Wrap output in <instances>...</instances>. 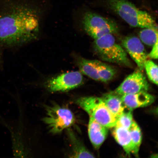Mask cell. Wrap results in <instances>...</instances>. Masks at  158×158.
Masks as SVG:
<instances>
[{
	"instance_id": "1",
	"label": "cell",
	"mask_w": 158,
	"mask_h": 158,
	"mask_svg": "<svg viewBox=\"0 0 158 158\" xmlns=\"http://www.w3.org/2000/svg\"><path fill=\"white\" fill-rule=\"evenodd\" d=\"M39 8L24 3L0 6V48H11L39 38L42 22Z\"/></svg>"
},
{
	"instance_id": "2",
	"label": "cell",
	"mask_w": 158,
	"mask_h": 158,
	"mask_svg": "<svg viewBox=\"0 0 158 158\" xmlns=\"http://www.w3.org/2000/svg\"><path fill=\"white\" fill-rule=\"evenodd\" d=\"M94 1L119 16L130 26L141 28L158 27L152 15L128 0Z\"/></svg>"
},
{
	"instance_id": "3",
	"label": "cell",
	"mask_w": 158,
	"mask_h": 158,
	"mask_svg": "<svg viewBox=\"0 0 158 158\" xmlns=\"http://www.w3.org/2000/svg\"><path fill=\"white\" fill-rule=\"evenodd\" d=\"M94 48L102 60L128 68L133 67L125 49L116 43L112 34H106L94 39Z\"/></svg>"
},
{
	"instance_id": "4",
	"label": "cell",
	"mask_w": 158,
	"mask_h": 158,
	"mask_svg": "<svg viewBox=\"0 0 158 158\" xmlns=\"http://www.w3.org/2000/svg\"><path fill=\"white\" fill-rule=\"evenodd\" d=\"M76 102L90 117L105 127L109 128L116 126L117 118L108 109L101 98L85 97L78 98Z\"/></svg>"
},
{
	"instance_id": "5",
	"label": "cell",
	"mask_w": 158,
	"mask_h": 158,
	"mask_svg": "<svg viewBox=\"0 0 158 158\" xmlns=\"http://www.w3.org/2000/svg\"><path fill=\"white\" fill-rule=\"evenodd\" d=\"M82 24L85 31L94 40L106 34H116L119 31L115 22L90 11L84 14Z\"/></svg>"
},
{
	"instance_id": "6",
	"label": "cell",
	"mask_w": 158,
	"mask_h": 158,
	"mask_svg": "<svg viewBox=\"0 0 158 158\" xmlns=\"http://www.w3.org/2000/svg\"><path fill=\"white\" fill-rule=\"evenodd\" d=\"M45 110L46 116L43 120L48 126L50 133H60L74 123V114L68 108L53 103L50 106H46Z\"/></svg>"
},
{
	"instance_id": "7",
	"label": "cell",
	"mask_w": 158,
	"mask_h": 158,
	"mask_svg": "<svg viewBox=\"0 0 158 158\" xmlns=\"http://www.w3.org/2000/svg\"><path fill=\"white\" fill-rule=\"evenodd\" d=\"M76 63L82 74L94 80L106 82L116 76V69L113 66L97 60L78 57Z\"/></svg>"
},
{
	"instance_id": "8",
	"label": "cell",
	"mask_w": 158,
	"mask_h": 158,
	"mask_svg": "<svg viewBox=\"0 0 158 158\" xmlns=\"http://www.w3.org/2000/svg\"><path fill=\"white\" fill-rule=\"evenodd\" d=\"M84 82V78L80 71L64 73L50 79L47 86L51 92L66 91L77 88Z\"/></svg>"
},
{
	"instance_id": "9",
	"label": "cell",
	"mask_w": 158,
	"mask_h": 158,
	"mask_svg": "<svg viewBox=\"0 0 158 158\" xmlns=\"http://www.w3.org/2000/svg\"><path fill=\"white\" fill-rule=\"evenodd\" d=\"M142 71L139 68L136 69L125 78L114 92L122 96L147 92L149 89V84Z\"/></svg>"
},
{
	"instance_id": "10",
	"label": "cell",
	"mask_w": 158,
	"mask_h": 158,
	"mask_svg": "<svg viewBox=\"0 0 158 158\" xmlns=\"http://www.w3.org/2000/svg\"><path fill=\"white\" fill-rule=\"evenodd\" d=\"M122 45L126 52L136 63L138 68L143 71L144 64L148 57L141 41L137 37L127 36L122 40Z\"/></svg>"
},
{
	"instance_id": "11",
	"label": "cell",
	"mask_w": 158,
	"mask_h": 158,
	"mask_svg": "<svg viewBox=\"0 0 158 158\" xmlns=\"http://www.w3.org/2000/svg\"><path fill=\"white\" fill-rule=\"evenodd\" d=\"M121 98L125 108L132 110L150 106L155 101L154 97L147 92L123 95Z\"/></svg>"
},
{
	"instance_id": "12",
	"label": "cell",
	"mask_w": 158,
	"mask_h": 158,
	"mask_svg": "<svg viewBox=\"0 0 158 158\" xmlns=\"http://www.w3.org/2000/svg\"><path fill=\"white\" fill-rule=\"evenodd\" d=\"M108 129L90 117L88 124L89 136L93 145L96 149H98L105 141Z\"/></svg>"
},
{
	"instance_id": "13",
	"label": "cell",
	"mask_w": 158,
	"mask_h": 158,
	"mask_svg": "<svg viewBox=\"0 0 158 158\" xmlns=\"http://www.w3.org/2000/svg\"><path fill=\"white\" fill-rule=\"evenodd\" d=\"M114 128L112 134L116 141L128 155L132 153L135 155V148L129 130L118 126H115Z\"/></svg>"
},
{
	"instance_id": "14",
	"label": "cell",
	"mask_w": 158,
	"mask_h": 158,
	"mask_svg": "<svg viewBox=\"0 0 158 158\" xmlns=\"http://www.w3.org/2000/svg\"><path fill=\"white\" fill-rule=\"evenodd\" d=\"M101 98L108 109L116 118L125 110L126 108L122 101L121 96L115 92L105 94Z\"/></svg>"
},
{
	"instance_id": "15",
	"label": "cell",
	"mask_w": 158,
	"mask_h": 158,
	"mask_svg": "<svg viewBox=\"0 0 158 158\" xmlns=\"http://www.w3.org/2000/svg\"><path fill=\"white\" fill-rule=\"evenodd\" d=\"M69 139L72 147V157L94 158L93 155L77 139L74 133L70 130H68Z\"/></svg>"
},
{
	"instance_id": "16",
	"label": "cell",
	"mask_w": 158,
	"mask_h": 158,
	"mask_svg": "<svg viewBox=\"0 0 158 158\" xmlns=\"http://www.w3.org/2000/svg\"><path fill=\"white\" fill-rule=\"evenodd\" d=\"M139 35L142 42L153 46L158 41V27L144 28L140 31Z\"/></svg>"
},
{
	"instance_id": "17",
	"label": "cell",
	"mask_w": 158,
	"mask_h": 158,
	"mask_svg": "<svg viewBox=\"0 0 158 158\" xmlns=\"http://www.w3.org/2000/svg\"><path fill=\"white\" fill-rule=\"evenodd\" d=\"M128 130L135 148V155L137 156L142 140L141 130L135 122L133 121Z\"/></svg>"
},
{
	"instance_id": "18",
	"label": "cell",
	"mask_w": 158,
	"mask_h": 158,
	"mask_svg": "<svg viewBox=\"0 0 158 158\" xmlns=\"http://www.w3.org/2000/svg\"><path fill=\"white\" fill-rule=\"evenodd\" d=\"M144 69L149 80L154 84H158V66L152 60H148L144 64Z\"/></svg>"
},
{
	"instance_id": "19",
	"label": "cell",
	"mask_w": 158,
	"mask_h": 158,
	"mask_svg": "<svg viewBox=\"0 0 158 158\" xmlns=\"http://www.w3.org/2000/svg\"><path fill=\"white\" fill-rule=\"evenodd\" d=\"M133 121L132 110H129L127 111L124 110L123 113L117 118L116 126L128 130Z\"/></svg>"
},
{
	"instance_id": "20",
	"label": "cell",
	"mask_w": 158,
	"mask_h": 158,
	"mask_svg": "<svg viewBox=\"0 0 158 158\" xmlns=\"http://www.w3.org/2000/svg\"><path fill=\"white\" fill-rule=\"evenodd\" d=\"M148 57L153 59H158V41L153 45L151 52L148 54Z\"/></svg>"
},
{
	"instance_id": "21",
	"label": "cell",
	"mask_w": 158,
	"mask_h": 158,
	"mask_svg": "<svg viewBox=\"0 0 158 158\" xmlns=\"http://www.w3.org/2000/svg\"><path fill=\"white\" fill-rule=\"evenodd\" d=\"M2 50L0 48V69H2L3 66V60Z\"/></svg>"
}]
</instances>
